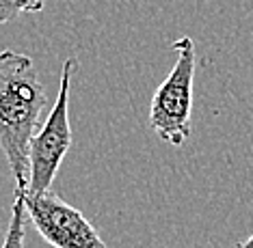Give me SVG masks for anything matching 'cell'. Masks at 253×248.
Returning a JSON list of instances; mask_svg holds the SVG:
<instances>
[{"mask_svg":"<svg viewBox=\"0 0 253 248\" xmlns=\"http://www.w3.org/2000/svg\"><path fill=\"white\" fill-rule=\"evenodd\" d=\"M48 104L31 56L0 52V149L9 162L15 188L28 186V147Z\"/></svg>","mask_w":253,"mask_h":248,"instance_id":"obj_1","label":"cell"},{"mask_svg":"<svg viewBox=\"0 0 253 248\" xmlns=\"http://www.w3.org/2000/svg\"><path fill=\"white\" fill-rule=\"evenodd\" d=\"M236 248H253V233L247 238L245 242H240V244H236Z\"/></svg>","mask_w":253,"mask_h":248,"instance_id":"obj_7","label":"cell"},{"mask_svg":"<svg viewBox=\"0 0 253 248\" xmlns=\"http://www.w3.org/2000/svg\"><path fill=\"white\" fill-rule=\"evenodd\" d=\"M26 235V207H24V188H15L13 205H11V220L4 235V242L0 248H26L24 246Z\"/></svg>","mask_w":253,"mask_h":248,"instance_id":"obj_5","label":"cell"},{"mask_svg":"<svg viewBox=\"0 0 253 248\" xmlns=\"http://www.w3.org/2000/svg\"><path fill=\"white\" fill-rule=\"evenodd\" d=\"M24 207L26 218L52 248H108L84 214L52 190L28 194L24 188Z\"/></svg>","mask_w":253,"mask_h":248,"instance_id":"obj_4","label":"cell"},{"mask_svg":"<svg viewBox=\"0 0 253 248\" xmlns=\"http://www.w3.org/2000/svg\"><path fill=\"white\" fill-rule=\"evenodd\" d=\"M173 50L177 54L175 65L156 89L149 104V128L165 142L182 147L191 136L193 80L197 52L191 37H180L173 41Z\"/></svg>","mask_w":253,"mask_h":248,"instance_id":"obj_2","label":"cell"},{"mask_svg":"<svg viewBox=\"0 0 253 248\" xmlns=\"http://www.w3.org/2000/svg\"><path fill=\"white\" fill-rule=\"evenodd\" d=\"M43 9V0H0V26L13 22L22 13H37Z\"/></svg>","mask_w":253,"mask_h":248,"instance_id":"obj_6","label":"cell"},{"mask_svg":"<svg viewBox=\"0 0 253 248\" xmlns=\"http://www.w3.org/2000/svg\"><path fill=\"white\" fill-rule=\"evenodd\" d=\"M74 71H76V59H67L61 69L56 102L45 123L37 130V134L31 141V147H28V194H42L52 188L63 158L70 151V84Z\"/></svg>","mask_w":253,"mask_h":248,"instance_id":"obj_3","label":"cell"}]
</instances>
